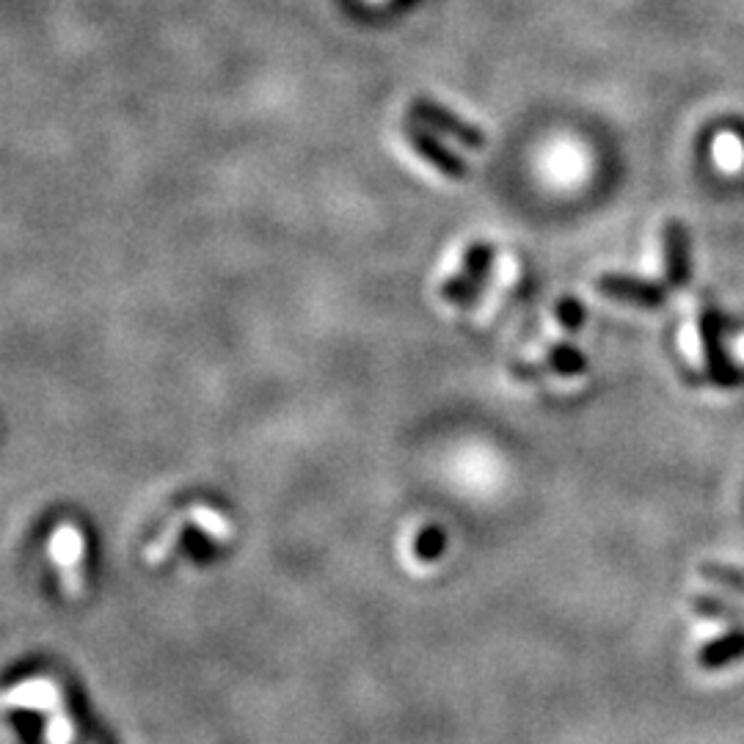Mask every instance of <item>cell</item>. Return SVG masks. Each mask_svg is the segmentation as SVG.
<instances>
[{"mask_svg":"<svg viewBox=\"0 0 744 744\" xmlns=\"http://www.w3.org/2000/svg\"><path fill=\"white\" fill-rule=\"evenodd\" d=\"M39 709L42 714L50 716L47 722V744H72L75 733H72V720L64 709V698H61L58 683L50 678H31V681L20 683L6 694V709Z\"/></svg>","mask_w":744,"mask_h":744,"instance_id":"1","label":"cell"},{"mask_svg":"<svg viewBox=\"0 0 744 744\" xmlns=\"http://www.w3.org/2000/svg\"><path fill=\"white\" fill-rule=\"evenodd\" d=\"M490 265H494V246L490 242H472L466 251V262H463V270L455 276V279L444 281L439 290V295L444 301L455 303V306H468L479 298L483 292L485 279L490 273Z\"/></svg>","mask_w":744,"mask_h":744,"instance_id":"2","label":"cell"},{"mask_svg":"<svg viewBox=\"0 0 744 744\" xmlns=\"http://www.w3.org/2000/svg\"><path fill=\"white\" fill-rule=\"evenodd\" d=\"M408 116L413 121H422V125H430L433 130L455 138L457 143H463L468 149H483L488 143V138H485V132L479 127L468 125V121H463L461 116H455L450 108L433 103V99H413L411 108H408Z\"/></svg>","mask_w":744,"mask_h":744,"instance_id":"3","label":"cell"},{"mask_svg":"<svg viewBox=\"0 0 744 744\" xmlns=\"http://www.w3.org/2000/svg\"><path fill=\"white\" fill-rule=\"evenodd\" d=\"M406 138L408 143L433 165V169H439L441 174L450 176V180H461V176L468 174V165L463 163L455 152H450L439 138H433L424 127H419L413 119L406 121Z\"/></svg>","mask_w":744,"mask_h":744,"instance_id":"4","label":"cell"},{"mask_svg":"<svg viewBox=\"0 0 744 744\" xmlns=\"http://www.w3.org/2000/svg\"><path fill=\"white\" fill-rule=\"evenodd\" d=\"M599 287L604 295L610 298H621V301H632V303H656L659 301V292L654 290L645 281L632 279V276H601Z\"/></svg>","mask_w":744,"mask_h":744,"instance_id":"5","label":"cell"},{"mask_svg":"<svg viewBox=\"0 0 744 744\" xmlns=\"http://www.w3.org/2000/svg\"><path fill=\"white\" fill-rule=\"evenodd\" d=\"M546 364H549L551 373H557V375H576V373H584V367H587L582 353L573 351V347H568V345L551 347Z\"/></svg>","mask_w":744,"mask_h":744,"instance_id":"6","label":"cell"},{"mask_svg":"<svg viewBox=\"0 0 744 744\" xmlns=\"http://www.w3.org/2000/svg\"><path fill=\"white\" fill-rule=\"evenodd\" d=\"M557 314H560L565 328H579V325H582V306H579L576 301H562L560 306H557Z\"/></svg>","mask_w":744,"mask_h":744,"instance_id":"7","label":"cell"}]
</instances>
